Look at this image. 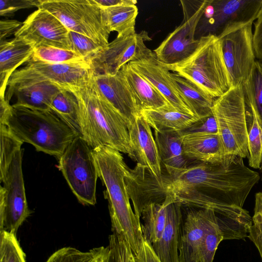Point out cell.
<instances>
[{"label": "cell", "instance_id": "6da1fadb", "mask_svg": "<svg viewBox=\"0 0 262 262\" xmlns=\"http://www.w3.org/2000/svg\"><path fill=\"white\" fill-rule=\"evenodd\" d=\"M260 178L258 172L246 166L242 158L230 155L219 163L190 165L174 175H166L165 180L168 194L195 189L243 208Z\"/></svg>", "mask_w": 262, "mask_h": 262}, {"label": "cell", "instance_id": "7a4b0ae2", "mask_svg": "<svg viewBox=\"0 0 262 262\" xmlns=\"http://www.w3.org/2000/svg\"><path fill=\"white\" fill-rule=\"evenodd\" d=\"M63 89L71 92L78 103L82 138L95 149L106 146L128 155L134 160L128 121L103 96L91 70L80 83Z\"/></svg>", "mask_w": 262, "mask_h": 262}, {"label": "cell", "instance_id": "3957f363", "mask_svg": "<svg viewBox=\"0 0 262 262\" xmlns=\"http://www.w3.org/2000/svg\"><path fill=\"white\" fill-rule=\"evenodd\" d=\"M98 177L105 187L112 230L123 234L132 251L137 254L144 238L140 220L130 204L125 178L128 167L119 151L106 146L93 149Z\"/></svg>", "mask_w": 262, "mask_h": 262}, {"label": "cell", "instance_id": "277c9868", "mask_svg": "<svg viewBox=\"0 0 262 262\" xmlns=\"http://www.w3.org/2000/svg\"><path fill=\"white\" fill-rule=\"evenodd\" d=\"M0 124L8 128L23 143L32 145L37 151L58 159L78 137L51 111L32 109L15 104Z\"/></svg>", "mask_w": 262, "mask_h": 262}, {"label": "cell", "instance_id": "5b68a950", "mask_svg": "<svg viewBox=\"0 0 262 262\" xmlns=\"http://www.w3.org/2000/svg\"><path fill=\"white\" fill-rule=\"evenodd\" d=\"M199 39L196 50L190 56L176 63L165 66L170 71L190 80L216 98L231 88L221 41L217 35L211 34Z\"/></svg>", "mask_w": 262, "mask_h": 262}, {"label": "cell", "instance_id": "8992f818", "mask_svg": "<svg viewBox=\"0 0 262 262\" xmlns=\"http://www.w3.org/2000/svg\"><path fill=\"white\" fill-rule=\"evenodd\" d=\"M227 156L249 158L247 102L243 85L215 99L212 108Z\"/></svg>", "mask_w": 262, "mask_h": 262}, {"label": "cell", "instance_id": "52a82bcc", "mask_svg": "<svg viewBox=\"0 0 262 262\" xmlns=\"http://www.w3.org/2000/svg\"><path fill=\"white\" fill-rule=\"evenodd\" d=\"M38 8L56 17L69 30L86 36L101 46L111 33L103 9L94 0H39Z\"/></svg>", "mask_w": 262, "mask_h": 262}, {"label": "cell", "instance_id": "ba28073f", "mask_svg": "<svg viewBox=\"0 0 262 262\" xmlns=\"http://www.w3.org/2000/svg\"><path fill=\"white\" fill-rule=\"evenodd\" d=\"M58 160V168L78 201L94 205L99 177L93 149L82 137H77Z\"/></svg>", "mask_w": 262, "mask_h": 262}, {"label": "cell", "instance_id": "9c48e42d", "mask_svg": "<svg viewBox=\"0 0 262 262\" xmlns=\"http://www.w3.org/2000/svg\"><path fill=\"white\" fill-rule=\"evenodd\" d=\"M88 65L53 64L30 59L9 78L6 99L9 102L14 93L23 88L49 82L61 89L80 83L90 74Z\"/></svg>", "mask_w": 262, "mask_h": 262}, {"label": "cell", "instance_id": "30bf717a", "mask_svg": "<svg viewBox=\"0 0 262 262\" xmlns=\"http://www.w3.org/2000/svg\"><path fill=\"white\" fill-rule=\"evenodd\" d=\"M210 0L181 1L183 19L154 51L157 58L165 64L179 62L196 49L199 39L195 38L198 25Z\"/></svg>", "mask_w": 262, "mask_h": 262}, {"label": "cell", "instance_id": "8fae6325", "mask_svg": "<svg viewBox=\"0 0 262 262\" xmlns=\"http://www.w3.org/2000/svg\"><path fill=\"white\" fill-rule=\"evenodd\" d=\"M254 21L227 25L217 36L220 38L231 87L243 85L255 62L253 45Z\"/></svg>", "mask_w": 262, "mask_h": 262}, {"label": "cell", "instance_id": "7c38bea8", "mask_svg": "<svg viewBox=\"0 0 262 262\" xmlns=\"http://www.w3.org/2000/svg\"><path fill=\"white\" fill-rule=\"evenodd\" d=\"M23 149L18 150L1 181L0 229L16 235L18 228L30 215L22 170Z\"/></svg>", "mask_w": 262, "mask_h": 262}, {"label": "cell", "instance_id": "4fadbf2b", "mask_svg": "<svg viewBox=\"0 0 262 262\" xmlns=\"http://www.w3.org/2000/svg\"><path fill=\"white\" fill-rule=\"evenodd\" d=\"M262 0H210L200 21L202 36H218L228 25L237 22L254 21Z\"/></svg>", "mask_w": 262, "mask_h": 262}, {"label": "cell", "instance_id": "5bb4252c", "mask_svg": "<svg viewBox=\"0 0 262 262\" xmlns=\"http://www.w3.org/2000/svg\"><path fill=\"white\" fill-rule=\"evenodd\" d=\"M14 36L32 43L35 48L51 46L71 50L69 30L56 17L42 8L27 17Z\"/></svg>", "mask_w": 262, "mask_h": 262}, {"label": "cell", "instance_id": "9a60e30c", "mask_svg": "<svg viewBox=\"0 0 262 262\" xmlns=\"http://www.w3.org/2000/svg\"><path fill=\"white\" fill-rule=\"evenodd\" d=\"M144 33L117 37L104 46L88 63L94 74L115 75L130 61L136 59L147 48Z\"/></svg>", "mask_w": 262, "mask_h": 262}, {"label": "cell", "instance_id": "2e32d148", "mask_svg": "<svg viewBox=\"0 0 262 262\" xmlns=\"http://www.w3.org/2000/svg\"><path fill=\"white\" fill-rule=\"evenodd\" d=\"M128 63L161 94L173 108L193 115L178 91L171 73L157 58L154 52L147 48L136 59Z\"/></svg>", "mask_w": 262, "mask_h": 262}, {"label": "cell", "instance_id": "e0dca14e", "mask_svg": "<svg viewBox=\"0 0 262 262\" xmlns=\"http://www.w3.org/2000/svg\"><path fill=\"white\" fill-rule=\"evenodd\" d=\"M165 175L156 176L146 167L137 164L128 169L125 180L134 211L140 219L142 211L151 204H162L168 193Z\"/></svg>", "mask_w": 262, "mask_h": 262}, {"label": "cell", "instance_id": "ac0fdd59", "mask_svg": "<svg viewBox=\"0 0 262 262\" xmlns=\"http://www.w3.org/2000/svg\"><path fill=\"white\" fill-rule=\"evenodd\" d=\"M150 127L141 112L127 125L134 160L158 177L163 174L162 166Z\"/></svg>", "mask_w": 262, "mask_h": 262}, {"label": "cell", "instance_id": "d6986e66", "mask_svg": "<svg viewBox=\"0 0 262 262\" xmlns=\"http://www.w3.org/2000/svg\"><path fill=\"white\" fill-rule=\"evenodd\" d=\"M94 75L102 94L128 123L141 112L137 100L121 70L113 75Z\"/></svg>", "mask_w": 262, "mask_h": 262}, {"label": "cell", "instance_id": "ffe728a7", "mask_svg": "<svg viewBox=\"0 0 262 262\" xmlns=\"http://www.w3.org/2000/svg\"><path fill=\"white\" fill-rule=\"evenodd\" d=\"M214 211L190 209L183 217L179 262H200L199 249Z\"/></svg>", "mask_w": 262, "mask_h": 262}, {"label": "cell", "instance_id": "44dd1931", "mask_svg": "<svg viewBox=\"0 0 262 262\" xmlns=\"http://www.w3.org/2000/svg\"><path fill=\"white\" fill-rule=\"evenodd\" d=\"M182 205L174 201L166 209V223L161 237L152 248L161 262H179L183 215Z\"/></svg>", "mask_w": 262, "mask_h": 262}, {"label": "cell", "instance_id": "7402d4cb", "mask_svg": "<svg viewBox=\"0 0 262 262\" xmlns=\"http://www.w3.org/2000/svg\"><path fill=\"white\" fill-rule=\"evenodd\" d=\"M34 46L18 37L0 41V96H5L10 77L31 58Z\"/></svg>", "mask_w": 262, "mask_h": 262}, {"label": "cell", "instance_id": "603a6c76", "mask_svg": "<svg viewBox=\"0 0 262 262\" xmlns=\"http://www.w3.org/2000/svg\"><path fill=\"white\" fill-rule=\"evenodd\" d=\"M162 166L169 176H172L187 168L190 164L183 149V137L179 132L154 130Z\"/></svg>", "mask_w": 262, "mask_h": 262}, {"label": "cell", "instance_id": "cb8c5ba5", "mask_svg": "<svg viewBox=\"0 0 262 262\" xmlns=\"http://www.w3.org/2000/svg\"><path fill=\"white\" fill-rule=\"evenodd\" d=\"M183 149L187 159L202 162L219 163L229 156L225 153L217 133L185 136Z\"/></svg>", "mask_w": 262, "mask_h": 262}, {"label": "cell", "instance_id": "d4e9b609", "mask_svg": "<svg viewBox=\"0 0 262 262\" xmlns=\"http://www.w3.org/2000/svg\"><path fill=\"white\" fill-rule=\"evenodd\" d=\"M120 70L134 94L141 111L166 107L172 108L161 94L134 70L129 63L124 66Z\"/></svg>", "mask_w": 262, "mask_h": 262}, {"label": "cell", "instance_id": "484cf974", "mask_svg": "<svg viewBox=\"0 0 262 262\" xmlns=\"http://www.w3.org/2000/svg\"><path fill=\"white\" fill-rule=\"evenodd\" d=\"M171 76L184 102L194 116L200 119L212 114L215 98L178 74L171 73Z\"/></svg>", "mask_w": 262, "mask_h": 262}, {"label": "cell", "instance_id": "4316f807", "mask_svg": "<svg viewBox=\"0 0 262 262\" xmlns=\"http://www.w3.org/2000/svg\"><path fill=\"white\" fill-rule=\"evenodd\" d=\"M141 113L155 131L179 132L199 120L195 116L166 107L143 110Z\"/></svg>", "mask_w": 262, "mask_h": 262}, {"label": "cell", "instance_id": "83f0119b", "mask_svg": "<svg viewBox=\"0 0 262 262\" xmlns=\"http://www.w3.org/2000/svg\"><path fill=\"white\" fill-rule=\"evenodd\" d=\"M61 89L57 85L49 82L26 87L14 93L16 101L14 104L32 109L51 111L52 100Z\"/></svg>", "mask_w": 262, "mask_h": 262}, {"label": "cell", "instance_id": "f1b7e54d", "mask_svg": "<svg viewBox=\"0 0 262 262\" xmlns=\"http://www.w3.org/2000/svg\"><path fill=\"white\" fill-rule=\"evenodd\" d=\"M247 104L252 114V123L248 130L249 165L255 169H260L262 157V119L248 84H243Z\"/></svg>", "mask_w": 262, "mask_h": 262}, {"label": "cell", "instance_id": "f546056e", "mask_svg": "<svg viewBox=\"0 0 262 262\" xmlns=\"http://www.w3.org/2000/svg\"><path fill=\"white\" fill-rule=\"evenodd\" d=\"M50 110L68 125L78 137H82L78 103L69 91L61 89L53 98Z\"/></svg>", "mask_w": 262, "mask_h": 262}, {"label": "cell", "instance_id": "4dcf8cb0", "mask_svg": "<svg viewBox=\"0 0 262 262\" xmlns=\"http://www.w3.org/2000/svg\"><path fill=\"white\" fill-rule=\"evenodd\" d=\"M174 201V198L168 194L163 203L151 204L142 211L143 236L149 244L152 245L161 237L166 223L167 206Z\"/></svg>", "mask_w": 262, "mask_h": 262}, {"label": "cell", "instance_id": "1f68e13d", "mask_svg": "<svg viewBox=\"0 0 262 262\" xmlns=\"http://www.w3.org/2000/svg\"><path fill=\"white\" fill-rule=\"evenodd\" d=\"M103 9L111 32H117V37L136 33L135 27L138 9L136 4H124Z\"/></svg>", "mask_w": 262, "mask_h": 262}, {"label": "cell", "instance_id": "d6a6232c", "mask_svg": "<svg viewBox=\"0 0 262 262\" xmlns=\"http://www.w3.org/2000/svg\"><path fill=\"white\" fill-rule=\"evenodd\" d=\"M107 246L94 248V262H137L125 237L112 231Z\"/></svg>", "mask_w": 262, "mask_h": 262}, {"label": "cell", "instance_id": "836d02e7", "mask_svg": "<svg viewBox=\"0 0 262 262\" xmlns=\"http://www.w3.org/2000/svg\"><path fill=\"white\" fill-rule=\"evenodd\" d=\"M31 59L53 64L89 66L85 59L75 52L51 46L35 47Z\"/></svg>", "mask_w": 262, "mask_h": 262}, {"label": "cell", "instance_id": "e575fe53", "mask_svg": "<svg viewBox=\"0 0 262 262\" xmlns=\"http://www.w3.org/2000/svg\"><path fill=\"white\" fill-rule=\"evenodd\" d=\"M224 239V234L214 213L211 219L199 249L200 262H213L220 242Z\"/></svg>", "mask_w": 262, "mask_h": 262}, {"label": "cell", "instance_id": "d590c367", "mask_svg": "<svg viewBox=\"0 0 262 262\" xmlns=\"http://www.w3.org/2000/svg\"><path fill=\"white\" fill-rule=\"evenodd\" d=\"M1 134V181L4 177L15 153L21 149L23 142L8 128L0 124Z\"/></svg>", "mask_w": 262, "mask_h": 262}, {"label": "cell", "instance_id": "8d00e7d4", "mask_svg": "<svg viewBox=\"0 0 262 262\" xmlns=\"http://www.w3.org/2000/svg\"><path fill=\"white\" fill-rule=\"evenodd\" d=\"M0 262H26L16 235L5 230L0 232Z\"/></svg>", "mask_w": 262, "mask_h": 262}, {"label": "cell", "instance_id": "74e56055", "mask_svg": "<svg viewBox=\"0 0 262 262\" xmlns=\"http://www.w3.org/2000/svg\"><path fill=\"white\" fill-rule=\"evenodd\" d=\"M69 38L71 50L82 57L88 64L104 47L86 36L71 31Z\"/></svg>", "mask_w": 262, "mask_h": 262}, {"label": "cell", "instance_id": "f35d334b", "mask_svg": "<svg viewBox=\"0 0 262 262\" xmlns=\"http://www.w3.org/2000/svg\"><path fill=\"white\" fill-rule=\"evenodd\" d=\"M252 224L248 237L253 243L262 260V191L256 193Z\"/></svg>", "mask_w": 262, "mask_h": 262}, {"label": "cell", "instance_id": "ab89813d", "mask_svg": "<svg viewBox=\"0 0 262 262\" xmlns=\"http://www.w3.org/2000/svg\"><path fill=\"white\" fill-rule=\"evenodd\" d=\"M245 82L249 86L262 119V63L255 61L248 79Z\"/></svg>", "mask_w": 262, "mask_h": 262}, {"label": "cell", "instance_id": "60d3db41", "mask_svg": "<svg viewBox=\"0 0 262 262\" xmlns=\"http://www.w3.org/2000/svg\"><path fill=\"white\" fill-rule=\"evenodd\" d=\"M179 133L183 137L217 133L216 123L213 114L209 116L198 120Z\"/></svg>", "mask_w": 262, "mask_h": 262}, {"label": "cell", "instance_id": "b9f144b4", "mask_svg": "<svg viewBox=\"0 0 262 262\" xmlns=\"http://www.w3.org/2000/svg\"><path fill=\"white\" fill-rule=\"evenodd\" d=\"M39 0H0V15L11 17L21 9L38 8Z\"/></svg>", "mask_w": 262, "mask_h": 262}, {"label": "cell", "instance_id": "7bdbcfd3", "mask_svg": "<svg viewBox=\"0 0 262 262\" xmlns=\"http://www.w3.org/2000/svg\"><path fill=\"white\" fill-rule=\"evenodd\" d=\"M60 262H94V255L93 249L88 251H81L71 247L59 249Z\"/></svg>", "mask_w": 262, "mask_h": 262}, {"label": "cell", "instance_id": "ee69618b", "mask_svg": "<svg viewBox=\"0 0 262 262\" xmlns=\"http://www.w3.org/2000/svg\"><path fill=\"white\" fill-rule=\"evenodd\" d=\"M254 23L253 45L255 57L262 61V4Z\"/></svg>", "mask_w": 262, "mask_h": 262}, {"label": "cell", "instance_id": "f6af8a7d", "mask_svg": "<svg viewBox=\"0 0 262 262\" xmlns=\"http://www.w3.org/2000/svg\"><path fill=\"white\" fill-rule=\"evenodd\" d=\"M23 23L14 19H4L0 21V41L6 38L17 32Z\"/></svg>", "mask_w": 262, "mask_h": 262}, {"label": "cell", "instance_id": "bcb514c9", "mask_svg": "<svg viewBox=\"0 0 262 262\" xmlns=\"http://www.w3.org/2000/svg\"><path fill=\"white\" fill-rule=\"evenodd\" d=\"M135 255L137 262H161L151 245L144 238L140 250Z\"/></svg>", "mask_w": 262, "mask_h": 262}, {"label": "cell", "instance_id": "7dc6e473", "mask_svg": "<svg viewBox=\"0 0 262 262\" xmlns=\"http://www.w3.org/2000/svg\"><path fill=\"white\" fill-rule=\"evenodd\" d=\"M95 3L102 9L117 6L124 4H136L133 0H94Z\"/></svg>", "mask_w": 262, "mask_h": 262}, {"label": "cell", "instance_id": "c3c4849f", "mask_svg": "<svg viewBox=\"0 0 262 262\" xmlns=\"http://www.w3.org/2000/svg\"><path fill=\"white\" fill-rule=\"evenodd\" d=\"M260 169L261 170V180H262V157H261V165H260Z\"/></svg>", "mask_w": 262, "mask_h": 262}]
</instances>
